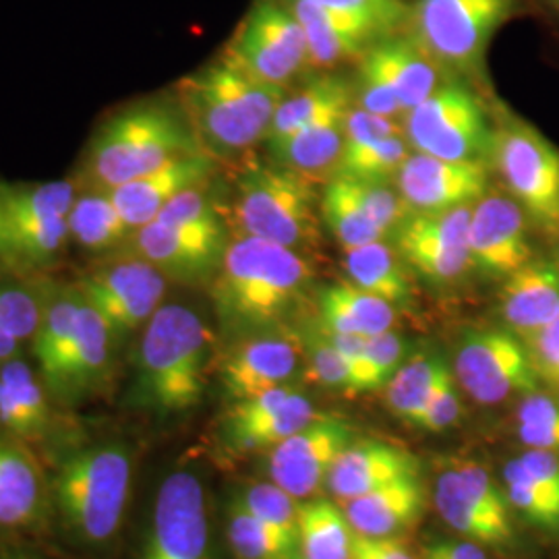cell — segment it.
I'll list each match as a JSON object with an SVG mask.
<instances>
[{"label":"cell","instance_id":"1","mask_svg":"<svg viewBox=\"0 0 559 559\" xmlns=\"http://www.w3.org/2000/svg\"><path fill=\"white\" fill-rule=\"evenodd\" d=\"M313 280L305 253L270 240H230L214 276V305L222 325L240 336L274 330L295 311Z\"/></svg>","mask_w":559,"mask_h":559},{"label":"cell","instance_id":"2","mask_svg":"<svg viewBox=\"0 0 559 559\" xmlns=\"http://www.w3.org/2000/svg\"><path fill=\"white\" fill-rule=\"evenodd\" d=\"M286 90L258 80L221 55L180 83L185 119L212 158L265 141Z\"/></svg>","mask_w":559,"mask_h":559},{"label":"cell","instance_id":"3","mask_svg":"<svg viewBox=\"0 0 559 559\" xmlns=\"http://www.w3.org/2000/svg\"><path fill=\"white\" fill-rule=\"evenodd\" d=\"M203 152L189 122L173 108L145 102L106 120L85 154L83 179L92 191H112L180 156Z\"/></svg>","mask_w":559,"mask_h":559},{"label":"cell","instance_id":"4","mask_svg":"<svg viewBox=\"0 0 559 559\" xmlns=\"http://www.w3.org/2000/svg\"><path fill=\"white\" fill-rule=\"evenodd\" d=\"M214 336L200 316L179 302L162 305L138 348V394L164 415L185 413L205 394Z\"/></svg>","mask_w":559,"mask_h":559},{"label":"cell","instance_id":"5","mask_svg":"<svg viewBox=\"0 0 559 559\" xmlns=\"http://www.w3.org/2000/svg\"><path fill=\"white\" fill-rule=\"evenodd\" d=\"M528 11L526 0H408L404 25L445 75L485 81L489 44Z\"/></svg>","mask_w":559,"mask_h":559},{"label":"cell","instance_id":"6","mask_svg":"<svg viewBox=\"0 0 559 559\" xmlns=\"http://www.w3.org/2000/svg\"><path fill=\"white\" fill-rule=\"evenodd\" d=\"M318 182L276 162L249 164L237 177L235 218L242 237L305 251L320 240Z\"/></svg>","mask_w":559,"mask_h":559},{"label":"cell","instance_id":"7","mask_svg":"<svg viewBox=\"0 0 559 559\" xmlns=\"http://www.w3.org/2000/svg\"><path fill=\"white\" fill-rule=\"evenodd\" d=\"M491 170L519 201L540 235L559 249V147L508 108L496 110Z\"/></svg>","mask_w":559,"mask_h":559},{"label":"cell","instance_id":"8","mask_svg":"<svg viewBox=\"0 0 559 559\" xmlns=\"http://www.w3.org/2000/svg\"><path fill=\"white\" fill-rule=\"evenodd\" d=\"M131 489V459L119 445L92 448L67 460L57 477V498L69 526L90 543L119 531Z\"/></svg>","mask_w":559,"mask_h":559},{"label":"cell","instance_id":"9","mask_svg":"<svg viewBox=\"0 0 559 559\" xmlns=\"http://www.w3.org/2000/svg\"><path fill=\"white\" fill-rule=\"evenodd\" d=\"M404 135L413 152L452 162H489L493 119L479 94L460 78L406 112Z\"/></svg>","mask_w":559,"mask_h":559},{"label":"cell","instance_id":"10","mask_svg":"<svg viewBox=\"0 0 559 559\" xmlns=\"http://www.w3.org/2000/svg\"><path fill=\"white\" fill-rule=\"evenodd\" d=\"M222 55L284 90L311 69L302 27L284 0H253Z\"/></svg>","mask_w":559,"mask_h":559},{"label":"cell","instance_id":"11","mask_svg":"<svg viewBox=\"0 0 559 559\" xmlns=\"http://www.w3.org/2000/svg\"><path fill=\"white\" fill-rule=\"evenodd\" d=\"M454 380L479 404H501L543 388L526 344L506 328L468 332L454 357Z\"/></svg>","mask_w":559,"mask_h":559},{"label":"cell","instance_id":"12","mask_svg":"<svg viewBox=\"0 0 559 559\" xmlns=\"http://www.w3.org/2000/svg\"><path fill=\"white\" fill-rule=\"evenodd\" d=\"M535 224L508 191H487L475 205L468 226L471 270L503 282L539 258L533 242ZM539 233V230H537Z\"/></svg>","mask_w":559,"mask_h":559},{"label":"cell","instance_id":"13","mask_svg":"<svg viewBox=\"0 0 559 559\" xmlns=\"http://www.w3.org/2000/svg\"><path fill=\"white\" fill-rule=\"evenodd\" d=\"M436 506L443 522L466 540L493 547L512 540L508 496L477 462H459L441 473Z\"/></svg>","mask_w":559,"mask_h":559},{"label":"cell","instance_id":"14","mask_svg":"<svg viewBox=\"0 0 559 559\" xmlns=\"http://www.w3.org/2000/svg\"><path fill=\"white\" fill-rule=\"evenodd\" d=\"M473 205L411 212L390 237L402 261L433 284H452L462 278L471 270L468 226Z\"/></svg>","mask_w":559,"mask_h":559},{"label":"cell","instance_id":"15","mask_svg":"<svg viewBox=\"0 0 559 559\" xmlns=\"http://www.w3.org/2000/svg\"><path fill=\"white\" fill-rule=\"evenodd\" d=\"M80 293L100 313L112 338H120L140 330L160 309L166 276L152 263L133 258L92 272Z\"/></svg>","mask_w":559,"mask_h":559},{"label":"cell","instance_id":"16","mask_svg":"<svg viewBox=\"0 0 559 559\" xmlns=\"http://www.w3.org/2000/svg\"><path fill=\"white\" fill-rule=\"evenodd\" d=\"M355 441L348 420L318 413L288 440L272 448L270 475L297 500H307L325 485L340 454Z\"/></svg>","mask_w":559,"mask_h":559},{"label":"cell","instance_id":"17","mask_svg":"<svg viewBox=\"0 0 559 559\" xmlns=\"http://www.w3.org/2000/svg\"><path fill=\"white\" fill-rule=\"evenodd\" d=\"M207 514L200 479L179 471L164 480L141 559H207Z\"/></svg>","mask_w":559,"mask_h":559},{"label":"cell","instance_id":"18","mask_svg":"<svg viewBox=\"0 0 559 559\" xmlns=\"http://www.w3.org/2000/svg\"><path fill=\"white\" fill-rule=\"evenodd\" d=\"M305 359L302 338L288 330L251 334L230 348L222 362L226 394L235 402L288 385Z\"/></svg>","mask_w":559,"mask_h":559},{"label":"cell","instance_id":"19","mask_svg":"<svg viewBox=\"0 0 559 559\" xmlns=\"http://www.w3.org/2000/svg\"><path fill=\"white\" fill-rule=\"evenodd\" d=\"M489 162H452L411 152L396 175V189L411 212L473 205L489 191Z\"/></svg>","mask_w":559,"mask_h":559},{"label":"cell","instance_id":"20","mask_svg":"<svg viewBox=\"0 0 559 559\" xmlns=\"http://www.w3.org/2000/svg\"><path fill=\"white\" fill-rule=\"evenodd\" d=\"M135 258L152 263L166 278L200 282L214 278L228 247L226 228L200 230L152 222L131 237Z\"/></svg>","mask_w":559,"mask_h":559},{"label":"cell","instance_id":"21","mask_svg":"<svg viewBox=\"0 0 559 559\" xmlns=\"http://www.w3.org/2000/svg\"><path fill=\"white\" fill-rule=\"evenodd\" d=\"M302 27L311 69L332 71L340 64L360 60L362 55L388 36L369 21L344 15L311 0H284Z\"/></svg>","mask_w":559,"mask_h":559},{"label":"cell","instance_id":"22","mask_svg":"<svg viewBox=\"0 0 559 559\" xmlns=\"http://www.w3.org/2000/svg\"><path fill=\"white\" fill-rule=\"evenodd\" d=\"M503 328L526 342L559 316V249L526 263L501 282Z\"/></svg>","mask_w":559,"mask_h":559},{"label":"cell","instance_id":"23","mask_svg":"<svg viewBox=\"0 0 559 559\" xmlns=\"http://www.w3.org/2000/svg\"><path fill=\"white\" fill-rule=\"evenodd\" d=\"M214 173V158L207 152H195L164 164L158 170L124 182L108 191L131 233L152 224L162 210L179 193L205 182Z\"/></svg>","mask_w":559,"mask_h":559},{"label":"cell","instance_id":"24","mask_svg":"<svg viewBox=\"0 0 559 559\" xmlns=\"http://www.w3.org/2000/svg\"><path fill=\"white\" fill-rule=\"evenodd\" d=\"M420 477L419 459L383 440H355L334 462L325 487L340 501L355 500L385 485Z\"/></svg>","mask_w":559,"mask_h":559},{"label":"cell","instance_id":"25","mask_svg":"<svg viewBox=\"0 0 559 559\" xmlns=\"http://www.w3.org/2000/svg\"><path fill=\"white\" fill-rule=\"evenodd\" d=\"M365 59L380 71L381 78L392 87L404 117L420 102L427 100L445 81V71L408 34L394 32L383 36L365 52Z\"/></svg>","mask_w":559,"mask_h":559},{"label":"cell","instance_id":"26","mask_svg":"<svg viewBox=\"0 0 559 559\" xmlns=\"http://www.w3.org/2000/svg\"><path fill=\"white\" fill-rule=\"evenodd\" d=\"M348 110H334L286 138L265 141L272 162L316 182L334 179L344 154V120Z\"/></svg>","mask_w":559,"mask_h":559},{"label":"cell","instance_id":"27","mask_svg":"<svg viewBox=\"0 0 559 559\" xmlns=\"http://www.w3.org/2000/svg\"><path fill=\"white\" fill-rule=\"evenodd\" d=\"M353 531L362 537H396L411 528L425 510V487L420 477L385 485L367 496L342 501Z\"/></svg>","mask_w":559,"mask_h":559},{"label":"cell","instance_id":"28","mask_svg":"<svg viewBox=\"0 0 559 559\" xmlns=\"http://www.w3.org/2000/svg\"><path fill=\"white\" fill-rule=\"evenodd\" d=\"M112 334L100 313L81 297L80 320L73 342L50 385L62 394H81L104 378Z\"/></svg>","mask_w":559,"mask_h":559},{"label":"cell","instance_id":"29","mask_svg":"<svg viewBox=\"0 0 559 559\" xmlns=\"http://www.w3.org/2000/svg\"><path fill=\"white\" fill-rule=\"evenodd\" d=\"M396 307L353 282H334L320 293V323L336 334L376 336L394 330Z\"/></svg>","mask_w":559,"mask_h":559},{"label":"cell","instance_id":"30","mask_svg":"<svg viewBox=\"0 0 559 559\" xmlns=\"http://www.w3.org/2000/svg\"><path fill=\"white\" fill-rule=\"evenodd\" d=\"M404 265L399 251L385 239L344 251L348 282L394 307L406 305L413 297V282Z\"/></svg>","mask_w":559,"mask_h":559},{"label":"cell","instance_id":"31","mask_svg":"<svg viewBox=\"0 0 559 559\" xmlns=\"http://www.w3.org/2000/svg\"><path fill=\"white\" fill-rule=\"evenodd\" d=\"M355 104V87L338 75H318L300 85L295 94L284 96L272 120L265 141L286 138L334 110H344Z\"/></svg>","mask_w":559,"mask_h":559},{"label":"cell","instance_id":"32","mask_svg":"<svg viewBox=\"0 0 559 559\" xmlns=\"http://www.w3.org/2000/svg\"><path fill=\"white\" fill-rule=\"evenodd\" d=\"M318 415L311 400L297 388L265 415L251 420H226V443L237 452H260L276 448L295 436L309 420Z\"/></svg>","mask_w":559,"mask_h":559},{"label":"cell","instance_id":"33","mask_svg":"<svg viewBox=\"0 0 559 559\" xmlns=\"http://www.w3.org/2000/svg\"><path fill=\"white\" fill-rule=\"evenodd\" d=\"M355 531L332 501L299 503V559H350Z\"/></svg>","mask_w":559,"mask_h":559},{"label":"cell","instance_id":"34","mask_svg":"<svg viewBox=\"0 0 559 559\" xmlns=\"http://www.w3.org/2000/svg\"><path fill=\"white\" fill-rule=\"evenodd\" d=\"M40 475L20 450L0 443V526L29 524L40 510Z\"/></svg>","mask_w":559,"mask_h":559},{"label":"cell","instance_id":"35","mask_svg":"<svg viewBox=\"0 0 559 559\" xmlns=\"http://www.w3.org/2000/svg\"><path fill=\"white\" fill-rule=\"evenodd\" d=\"M448 373V362L438 355H417L404 360L383 388L390 411L415 425Z\"/></svg>","mask_w":559,"mask_h":559},{"label":"cell","instance_id":"36","mask_svg":"<svg viewBox=\"0 0 559 559\" xmlns=\"http://www.w3.org/2000/svg\"><path fill=\"white\" fill-rule=\"evenodd\" d=\"M321 222L330 228L344 251L373 240L388 239L380 226L371 221L348 180L334 177L321 191Z\"/></svg>","mask_w":559,"mask_h":559},{"label":"cell","instance_id":"37","mask_svg":"<svg viewBox=\"0 0 559 559\" xmlns=\"http://www.w3.org/2000/svg\"><path fill=\"white\" fill-rule=\"evenodd\" d=\"M69 235L90 251H106L133 233L122 221L115 201L104 191H92L75 200L69 212Z\"/></svg>","mask_w":559,"mask_h":559},{"label":"cell","instance_id":"38","mask_svg":"<svg viewBox=\"0 0 559 559\" xmlns=\"http://www.w3.org/2000/svg\"><path fill=\"white\" fill-rule=\"evenodd\" d=\"M81 293H64L55 300L46 313H41L40 325L36 332L34 353L40 365L44 380H55L60 362L64 359L80 320Z\"/></svg>","mask_w":559,"mask_h":559},{"label":"cell","instance_id":"39","mask_svg":"<svg viewBox=\"0 0 559 559\" xmlns=\"http://www.w3.org/2000/svg\"><path fill=\"white\" fill-rule=\"evenodd\" d=\"M228 540L239 559H299L297 540L255 519L239 501L230 510Z\"/></svg>","mask_w":559,"mask_h":559},{"label":"cell","instance_id":"40","mask_svg":"<svg viewBox=\"0 0 559 559\" xmlns=\"http://www.w3.org/2000/svg\"><path fill=\"white\" fill-rule=\"evenodd\" d=\"M411 152L413 150L404 133L355 150H346L342 154L336 177L360 182H390L396 179Z\"/></svg>","mask_w":559,"mask_h":559},{"label":"cell","instance_id":"41","mask_svg":"<svg viewBox=\"0 0 559 559\" xmlns=\"http://www.w3.org/2000/svg\"><path fill=\"white\" fill-rule=\"evenodd\" d=\"M9 251L29 261L50 260L69 235V216H4Z\"/></svg>","mask_w":559,"mask_h":559},{"label":"cell","instance_id":"42","mask_svg":"<svg viewBox=\"0 0 559 559\" xmlns=\"http://www.w3.org/2000/svg\"><path fill=\"white\" fill-rule=\"evenodd\" d=\"M516 431L528 450L559 454V396L540 388L520 399Z\"/></svg>","mask_w":559,"mask_h":559},{"label":"cell","instance_id":"43","mask_svg":"<svg viewBox=\"0 0 559 559\" xmlns=\"http://www.w3.org/2000/svg\"><path fill=\"white\" fill-rule=\"evenodd\" d=\"M506 496L528 522L547 531H559V503L554 500L537 479L522 466L519 459L508 462L503 471Z\"/></svg>","mask_w":559,"mask_h":559},{"label":"cell","instance_id":"44","mask_svg":"<svg viewBox=\"0 0 559 559\" xmlns=\"http://www.w3.org/2000/svg\"><path fill=\"white\" fill-rule=\"evenodd\" d=\"M4 216H69L75 203L71 182H41L0 191Z\"/></svg>","mask_w":559,"mask_h":559},{"label":"cell","instance_id":"45","mask_svg":"<svg viewBox=\"0 0 559 559\" xmlns=\"http://www.w3.org/2000/svg\"><path fill=\"white\" fill-rule=\"evenodd\" d=\"M240 506L299 545V503L276 483H258L242 491Z\"/></svg>","mask_w":559,"mask_h":559},{"label":"cell","instance_id":"46","mask_svg":"<svg viewBox=\"0 0 559 559\" xmlns=\"http://www.w3.org/2000/svg\"><path fill=\"white\" fill-rule=\"evenodd\" d=\"M302 338L305 362L309 378L320 383L328 390H342L346 394H353V380L346 362L342 359L338 348L328 336L320 323L318 330H309Z\"/></svg>","mask_w":559,"mask_h":559},{"label":"cell","instance_id":"47","mask_svg":"<svg viewBox=\"0 0 559 559\" xmlns=\"http://www.w3.org/2000/svg\"><path fill=\"white\" fill-rule=\"evenodd\" d=\"M205 182H200V185L179 193L162 210L160 216L154 222L179 226V228H200V230L226 228L222 222L221 210H218L216 201L210 198Z\"/></svg>","mask_w":559,"mask_h":559},{"label":"cell","instance_id":"48","mask_svg":"<svg viewBox=\"0 0 559 559\" xmlns=\"http://www.w3.org/2000/svg\"><path fill=\"white\" fill-rule=\"evenodd\" d=\"M348 180V179H346ZM350 189L359 198L362 207L383 230V235L390 239L392 233L399 228L400 222L411 214V207L402 200L396 185L390 182H360L348 180Z\"/></svg>","mask_w":559,"mask_h":559},{"label":"cell","instance_id":"49","mask_svg":"<svg viewBox=\"0 0 559 559\" xmlns=\"http://www.w3.org/2000/svg\"><path fill=\"white\" fill-rule=\"evenodd\" d=\"M0 383L9 390V394L20 404L23 415L29 420L34 433L46 425L48 406L41 392L40 383L34 378L32 369L21 360H9L0 371Z\"/></svg>","mask_w":559,"mask_h":559},{"label":"cell","instance_id":"50","mask_svg":"<svg viewBox=\"0 0 559 559\" xmlns=\"http://www.w3.org/2000/svg\"><path fill=\"white\" fill-rule=\"evenodd\" d=\"M353 87H355L357 106H360L362 110L373 112L378 117H385V119L404 120V110L400 106L396 94L381 78L380 71L365 59V55L359 60L357 81Z\"/></svg>","mask_w":559,"mask_h":559},{"label":"cell","instance_id":"51","mask_svg":"<svg viewBox=\"0 0 559 559\" xmlns=\"http://www.w3.org/2000/svg\"><path fill=\"white\" fill-rule=\"evenodd\" d=\"M41 309L38 299L23 288L0 290V330L13 338L36 336L40 325Z\"/></svg>","mask_w":559,"mask_h":559},{"label":"cell","instance_id":"52","mask_svg":"<svg viewBox=\"0 0 559 559\" xmlns=\"http://www.w3.org/2000/svg\"><path fill=\"white\" fill-rule=\"evenodd\" d=\"M320 7L378 25L385 34L400 32L406 21L408 0H311Z\"/></svg>","mask_w":559,"mask_h":559},{"label":"cell","instance_id":"53","mask_svg":"<svg viewBox=\"0 0 559 559\" xmlns=\"http://www.w3.org/2000/svg\"><path fill=\"white\" fill-rule=\"evenodd\" d=\"M400 133H404L402 120L378 117L353 104L344 120V152L392 138V135H400Z\"/></svg>","mask_w":559,"mask_h":559},{"label":"cell","instance_id":"54","mask_svg":"<svg viewBox=\"0 0 559 559\" xmlns=\"http://www.w3.org/2000/svg\"><path fill=\"white\" fill-rule=\"evenodd\" d=\"M524 344L543 388L559 396V316Z\"/></svg>","mask_w":559,"mask_h":559},{"label":"cell","instance_id":"55","mask_svg":"<svg viewBox=\"0 0 559 559\" xmlns=\"http://www.w3.org/2000/svg\"><path fill=\"white\" fill-rule=\"evenodd\" d=\"M460 411L462 408H460L459 383L454 380V373L450 371L441 381L440 388L436 390V394L429 400V404L425 406V411L420 413L415 427L429 433H438L459 420Z\"/></svg>","mask_w":559,"mask_h":559},{"label":"cell","instance_id":"56","mask_svg":"<svg viewBox=\"0 0 559 559\" xmlns=\"http://www.w3.org/2000/svg\"><path fill=\"white\" fill-rule=\"evenodd\" d=\"M367 355L371 360V367L378 376L381 388L392 380V376L402 367L406 357V340L396 334L394 330L381 332L367 338Z\"/></svg>","mask_w":559,"mask_h":559},{"label":"cell","instance_id":"57","mask_svg":"<svg viewBox=\"0 0 559 559\" xmlns=\"http://www.w3.org/2000/svg\"><path fill=\"white\" fill-rule=\"evenodd\" d=\"M519 460L537 479L540 487L559 503V454L545 450H528Z\"/></svg>","mask_w":559,"mask_h":559},{"label":"cell","instance_id":"58","mask_svg":"<svg viewBox=\"0 0 559 559\" xmlns=\"http://www.w3.org/2000/svg\"><path fill=\"white\" fill-rule=\"evenodd\" d=\"M425 559H487L479 543L462 540V543H433L427 551Z\"/></svg>","mask_w":559,"mask_h":559},{"label":"cell","instance_id":"59","mask_svg":"<svg viewBox=\"0 0 559 559\" xmlns=\"http://www.w3.org/2000/svg\"><path fill=\"white\" fill-rule=\"evenodd\" d=\"M373 559H415L396 537H362L357 535Z\"/></svg>","mask_w":559,"mask_h":559},{"label":"cell","instance_id":"60","mask_svg":"<svg viewBox=\"0 0 559 559\" xmlns=\"http://www.w3.org/2000/svg\"><path fill=\"white\" fill-rule=\"evenodd\" d=\"M528 7L549 21V25L559 32V0H526Z\"/></svg>","mask_w":559,"mask_h":559},{"label":"cell","instance_id":"61","mask_svg":"<svg viewBox=\"0 0 559 559\" xmlns=\"http://www.w3.org/2000/svg\"><path fill=\"white\" fill-rule=\"evenodd\" d=\"M20 348V340L0 330V360L11 359Z\"/></svg>","mask_w":559,"mask_h":559},{"label":"cell","instance_id":"62","mask_svg":"<svg viewBox=\"0 0 559 559\" xmlns=\"http://www.w3.org/2000/svg\"><path fill=\"white\" fill-rule=\"evenodd\" d=\"M350 559H373V556L365 549V545L360 543L359 537H357V533H355V543H353V556Z\"/></svg>","mask_w":559,"mask_h":559},{"label":"cell","instance_id":"63","mask_svg":"<svg viewBox=\"0 0 559 559\" xmlns=\"http://www.w3.org/2000/svg\"><path fill=\"white\" fill-rule=\"evenodd\" d=\"M0 251H9V237H7V221H4V207H0Z\"/></svg>","mask_w":559,"mask_h":559},{"label":"cell","instance_id":"64","mask_svg":"<svg viewBox=\"0 0 559 559\" xmlns=\"http://www.w3.org/2000/svg\"><path fill=\"white\" fill-rule=\"evenodd\" d=\"M0 207H2V198H0Z\"/></svg>","mask_w":559,"mask_h":559}]
</instances>
